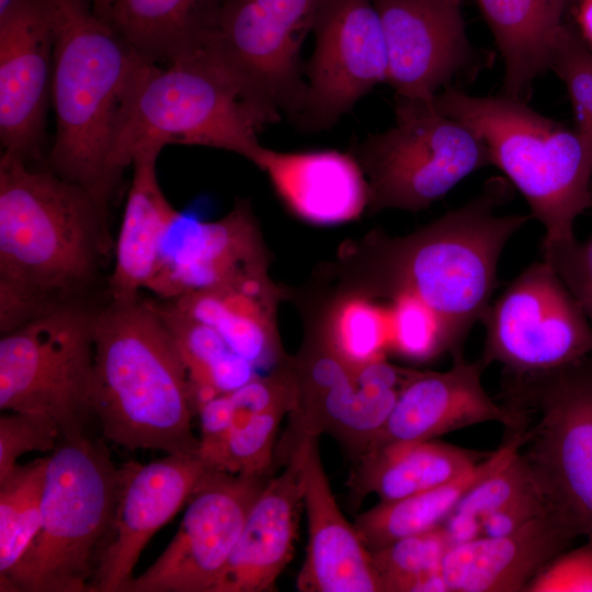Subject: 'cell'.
I'll return each mask as SVG.
<instances>
[{"label":"cell","mask_w":592,"mask_h":592,"mask_svg":"<svg viewBox=\"0 0 592 592\" xmlns=\"http://www.w3.org/2000/svg\"><path fill=\"white\" fill-rule=\"evenodd\" d=\"M112 246L107 210L86 189L1 151V334L75 304Z\"/></svg>","instance_id":"cell-1"},{"label":"cell","mask_w":592,"mask_h":592,"mask_svg":"<svg viewBox=\"0 0 592 592\" xmlns=\"http://www.w3.org/2000/svg\"><path fill=\"white\" fill-rule=\"evenodd\" d=\"M50 103L56 133L48 169L107 210L118 184L110 168L115 132L151 62L95 14L91 0H52Z\"/></svg>","instance_id":"cell-2"},{"label":"cell","mask_w":592,"mask_h":592,"mask_svg":"<svg viewBox=\"0 0 592 592\" xmlns=\"http://www.w3.org/2000/svg\"><path fill=\"white\" fill-rule=\"evenodd\" d=\"M91 408L102 436L126 449L196 454L186 371L151 300L94 311Z\"/></svg>","instance_id":"cell-3"},{"label":"cell","mask_w":592,"mask_h":592,"mask_svg":"<svg viewBox=\"0 0 592 592\" xmlns=\"http://www.w3.org/2000/svg\"><path fill=\"white\" fill-rule=\"evenodd\" d=\"M509 197L502 179L460 207L398 238L376 242L369 294L409 293L434 309L463 344L482 321L497 287L503 248L527 221L524 215H498Z\"/></svg>","instance_id":"cell-4"},{"label":"cell","mask_w":592,"mask_h":592,"mask_svg":"<svg viewBox=\"0 0 592 592\" xmlns=\"http://www.w3.org/2000/svg\"><path fill=\"white\" fill-rule=\"evenodd\" d=\"M432 103L485 141L491 164L504 173L526 200L532 217L543 225V248L576 239L573 225L589 208L592 183V145L576 127L505 94L475 96L448 86Z\"/></svg>","instance_id":"cell-5"},{"label":"cell","mask_w":592,"mask_h":592,"mask_svg":"<svg viewBox=\"0 0 592 592\" xmlns=\"http://www.w3.org/2000/svg\"><path fill=\"white\" fill-rule=\"evenodd\" d=\"M121 481L102 440L61 437L48 456L39 527L0 591L90 592Z\"/></svg>","instance_id":"cell-6"},{"label":"cell","mask_w":592,"mask_h":592,"mask_svg":"<svg viewBox=\"0 0 592 592\" xmlns=\"http://www.w3.org/2000/svg\"><path fill=\"white\" fill-rule=\"evenodd\" d=\"M266 125L206 52L151 64L115 132L110 168L119 182L140 149L168 145L223 149L251 162Z\"/></svg>","instance_id":"cell-7"},{"label":"cell","mask_w":592,"mask_h":592,"mask_svg":"<svg viewBox=\"0 0 592 592\" xmlns=\"http://www.w3.org/2000/svg\"><path fill=\"white\" fill-rule=\"evenodd\" d=\"M520 453L548 511L574 536L592 540V353L558 369L512 377Z\"/></svg>","instance_id":"cell-8"},{"label":"cell","mask_w":592,"mask_h":592,"mask_svg":"<svg viewBox=\"0 0 592 592\" xmlns=\"http://www.w3.org/2000/svg\"><path fill=\"white\" fill-rule=\"evenodd\" d=\"M395 114L392 127L368 136L352 151L368 183L371 213L425 209L491 164L485 141L432 101L396 96Z\"/></svg>","instance_id":"cell-9"},{"label":"cell","mask_w":592,"mask_h":592,"mask_svg":"<svg viewBox=\"0 0 592 592\" xmlns=\"http://www.w3.org/2000/svg\"><path fill=\"white\" fill-rule=\"evenodd\" d=\"M327 0H226L205 50L267 125L307 93L300 52Z\"/></svg>","instance_id":"cell-10"},{"label":"cell","mask_w":592,"mask_h":592,"mask_svg":"<svg viewBox=\"0 0 592 592\" xmlns=\"http://www.w3.org/2000/svg\"><path fill=\"white\" fill-rule=\"evenodd\" d=\"M93 317L69 304L0 339V410L50 418L61 437L86 433L91 417Z\"/></svg>","instance_id":"cell-11"},{"label":"cell","mask_w":592,"mask_h":592,"mask_svg":"<svg viewBox=\"0 0 592 592\" xmlns=\"http://www.w3.org/2000/svg\"><path fill=\"white\" fill-rule=\"evenodd\" d=\"M289 366L296 400L278 444L283 462L301 442L325 433L337 439L355 460L360 458L417 372L385 358L354 366L320 340L298 357L289 358Z\"/></svg>","instance_id":"cell-12"},{"label":"cell","mask_w":592,"mask_h":592,"mask_svg":"<svg viewBox=\"0 0 592 592\" xmlns=\"http://www.w3.org/2000/svg\"><path fill=\"white\" fill-rule=\"evenodd\" d=\"M482 322V364L498 363L511 377L548 373L592 353L588 316L544 259L509 284Z\"/></svg>","instance_id":"cell-13"},{"label":"cell","mask_w":592,"mask_h":592,"mask_svg":"<svg viewBox=\"0 0 592 592\" xmlns=\"http://www.w3.org/2000/svg\"><path fill=\"white\" fill-rule=\"evenodd\" d=\"M272 476L207 469L172 540L125 592H212Z\"/></svg>","instance_id":"cell-14"},{"label":"cell","mask_w":592,"mask_h":592,"mask_svg":"<svg viewBox=\"0 0 592 592\" xmlns=\"http://www.w3.org/2000/svg\"><path fill=\"white\" fill-rule=\"evenodd\" d=\"M314 33L315 50L305 67L307 93L294 121L306 133L332 127L386 82L388 72L384 31L372 0H327Z\"/></svg>","instance_id":"cell-15"},{"label":"cell","mask_w":592,"mask_h":592,"mask_svg":"<svg viewBox=\"0 0 592 592\" xmlns=\"http://www.w3.org/2000/svg\"><path fill=\"white\" fill-rule=\"evenodd\" d=\"M55 46L52 0H12L0 11V141L25 161L42 156Z\"/></svg>","instance_id":"cell-16"},{"label":"cell","mask_w":592,"mask_h":592,"mask_svg":"<svg viewBox=\"0 0 592 592\" xmlns=\"http://www.w3.org/2000/svg\"><path fill=\"white\" fill-rule=\"evenodd\" d=\"M388 60L386 82L396 96L432 101L473 66L459 0H372Z\"/></svg>","instance_id":"cell-17"},{"label":"cell","mask_w":592,"mask_h":592,"mask_svg":"<svg viewBox=\"0 0 592 592\" xmlns=\"http://www.w3.org/2000/svg\"><path fill=\"white\" fill-rule=\"evenodd\" d=\"M122 467L118 502L90 592H125L143 549L189 501L208 469L197 454H167Z\"/></svg>","instance_id":"cell-18"},{"label":"cell","mask_w":592,"mask_h":592,"mask_svg":"<svg viewBox=\"0 0 592 592\" xmlns=\"http://www.w3.org/2000/svg\"><path fill=\"white\" fill-rule=\"evenodd\" d=\"M269 269L266 249L249 201L223 218L202 221L180 214L163 241L148 287L164 300Z\"/></svg>","instance_id":"cell-19"},{"label":"cell","mask_w":592,"mask_h":592,"mask_svg":"<svg viewBox=\"0 0 592 592\" xmlns=\"http://www.w3.org/2000/svg\"><path fill=\"white\" fill-rule=\"evenodd\" d=\"M483 367L481 360L467 362L459 352L453 355V364L447 371L417 369L361 457L399 445L434 440L483 422H499L508 430L515 428L517 412L509 405L497 403L486 391L481 382Z\"/></svg>","instance_id":"cell-20"},{"label":"cell","mask_w":592,"mask_h":592,"mask_svg":"<svg viewBox=\"0 0 592 592\" xmlns=\"http://www.w3.org/2000/svg\"><path fill=\"white\" fill-rule=\"evenodd\" d=\"M303 443V503L308 522L306 557L296 581L300 592H383L372 551L342 514L318 448Z\"/></svg>","instance_id":"cell-21"},{"label":"cell","mask_w":592,"mask_h":592,"mask_svg":"<svg viewBox=\"0 0 592 592\" xmlns=\"http://www.w3.org/2000/svg\"><path fill=\"white\" fill-rule=\"evenodd\" d=\"M303 443L255 499L212 592H271L292 560L303 503Z\"/></svg>","instance_id":"cell-22"},{"label":"cell","mask_w":592,"mask_h":592,"mask_svg":"<svg viewBox=\"0 0 592 592\" xmlns=\"http://www.w3.org/2000/svg\"><path fill=\"white\" fill-rule=\"evenodd\" d=\"M251 162L266 173L285 207L304 221L337 225L368 207V183L352 152H289L261 146Z\"/></svg>","instance_id":"cell-23"},{"label":"cell","mask_w":592,"mask_h":592,"mask_svg":"<svg viewBox=\"0 0 592 592\" xmlns=\"http://www.w3.org/2000/svg\"><path fill=\"white\" fill-rule=\"evenodd\" d=\"M576 537L546 512L514 532L453 544L441 562L448 592H520Z\"/></svg>","instance_id":"cell-24"},{"label":"cell","mask_w":592,"mask_h":592,"mask_svg":"<svg viewBox=\"0 0 592 592\" xmlns=\"http://www.w3.org/2000/svg\"><path fill=\"white\" fill-rule=\"evenodd\" d=\"M262 269L226 283L168 300L180 311L214 328L240 356L267 373L283 366L277 329L280 288Z\"/></svg>","instance_id":"cell-25"},{"label":"cell","mask_w":592,"mask_h":592,"mask_svg":"<svg viewBox=\"0 0 592 592\" xmlns=\"http://www.w3.org/2000/svg\"><path fill=\"white\" fill-rule=\"evenodd\" d=\"M162 148L149 146L134 157L133 178L115 243V262L109 280L112 301L138 299L151 282L163 241L180 216L163 194L157 178Z\"/></svg>","instance_id":"cell-26"},{"label":"cell","mask_w":592,"mask_h":592,"mask_svg":"<svg viewBox=\"0 0 592 592\" xmlns=\"http://www.w3.org/2000/svg\"><path fill=\"white\" fill-rule=\"evenodd\" d=\"M226 0H117L104 19L148 62L204 52Z\"/></svg>","instance_id":"cell-27"},{"label":"cell","mask_w":592,"mask_h":592,"mask_svg":"<svg viewBox=\"0 0 592 592\" xmlns=\"http://www.w3.org/2000/svg\"><path fill=\"white\" fill-rule=\"evenodd\" d=\"M504 61L503 93L527 102L549 69L563 25L565 0H475Z\"/></svg>","instance_id":"cell-28"},{"label":"cell","mask_w":592,"mask_h":592,"mask_svg":"<svg viewBox=\"0 0 592 592\" xmlns=\"http://www.w3.org/2000/svg\"><path fill=\"white\" fill-rule=\"evenodd\" d=\"M490 453L435 440L390 447L355 460L353 490L374 492L379 501L402 499L460 477Z\"/></svg>","instance_id":"cell-29"},{"label":"cell","mask_w":592,"mask_h":592,"mask_svg":"<svg viewBox=\"0 0 592 592\" xmlns=\"http://www.w3.org/2000/svg\"><path fill=\"white\" fill-rule=\"evenodd\" d=\"M519 432L460 477L402 499L379 501L357 515L355 527L371 551L397 539L419 534L443 524L459 500L482 478L500 467L521 446Z\"/></svg>","instance_id":"cell-30"},{"label":"cell","mask_w":592,"mask_h":592,"mask_svg":"<svg viewBox=\"0 0 592 592\" xmlns=\"http://www.w3.org/2000/svg\"><path fill=\"white\" fill-rule=\"evenodd\" d=\"M151 303L185 367L194 412L258 376L257 368L236 353L214 328L185 315L168 300Z\"/></svg>","instance_id":"cell-31"},{"label":"cell","mask_w":592,"mask_h":592,"mask_svg":"<svg viewBox=\"0 0 592 592\" xmlns=\"http://www.w3.org/2000/svg\"><path fill=\"white\" fill-rule=\"evenodd\" d=\"M320 341L354 366L385 358L389 351L387 306L365 292L340 297L326 317Z\"/></svg>","instance_id":"cell-32"},{"label":"cell","mask_w":592,"mask_h":592,"mask_svg":"<svg viewBox=\"0 0 592 592\" xmlns=\"http://www.w3.org/2000/svg\"><path fill=\"white\" fill-rule=\"evenodd\" d=\"M48 457L19 465L0 480V581L4 580L35 536Z\"/></svg>","instance_id":"cell-33"},{"label":"cell","mask_w":592,"mask_h":592,"mask_svg":"<svg viewBox=\"0 0 592 592\" xmlns=\"http://www.w3.org/2000/svg\"><path fill=\"white\" fill-rule=\"evenodd\" d=\"M453 544L440 525L372 551L383 592H448L441 562Z\"/></svg>","instance_id":"cell-34"},{"label":"cell","mask_w":592,"mask_h":592,"mask_svg":"<svg viewBox=\"0 0 592 592\" xmlns=\"http://www.w3.org/2000/svg\"><path fill=\"white\" fill-rule=\"evenodd\" d=\"M389 351L410 361L426 362L443 353L463 352L446 321L429 305L409 293L389 297Z\"/></svg>","instance_id":"cell-35"},{"label":"cell","mask_w":592,"mask_h":592,"mask_svg":"<svg viewBox=\"0 0 592 592\" xmlns=\"http://www.w3.org/2000/svg\"><path fill=\"white\" fill-rule=\"evenodd\" d=\"M229 395L231 423L215 470L244 476L270 474L278 425L288 412L283 409L257 411Z\"/></svg>","instance_id":"cell-36"},{"label":"cell","mask_w":592,"mask_h":592,"mask_svg":"<svg viewBox=\"0 0 592 592\" xmlns=\"http://www.w3.org/2000/svg\"><path fill=\"white\" fill-rule=\"evenodd\" d=\"M519 449L477 482L459 500L451 514L479 523V520L489 513L528 498L543 496L534 473Z\"/></svg>","instance_id":"cell-37"},{"label":"cell","mask_w":592,"mask_h":592,"mask_svg":"<svg viewBox=\"0 0 592 592\" xmlns=\"http://www.w3.org/2000/svg\"><path fill=\"white\" fill-rule=\"evenodd\" d=\"M60 439V429L46 415L3 411L0 415V480L20 465V456L29 452H53Z\"/></svg>","instance_id":"cell-38"},{"label":"cell","mask_w":592,"mask_h":592,"mask_svg":"<svg viewBox=\"0 0 592 592\" xmlns=\"http://www.w3.org/2000/svg\"><path fill=\"white\" fill-rule=\"evenodd\" d=\"M589 209L592 212V183ZM547 261L579 301L592 325V234L588 240L543 248Z\"/></svg>","instance_id":"cell-39"},{"label":"cell","mask_w":592,"mask_h":592,"mask_svg":"<svg viewBox=\"0 0 592 592\" xmlns=\"http://www.w3.org/2000/svg\"><path fill=\"white\" fill-rule=\"evenodd\" d=\"M525 592H592V540L550 559Z\"/></svg>","instance_id":"cell-40"},{"label":"cell","mask_w":592,"mask_h":592,"mask_svg":"<svg viewBox=\"0 0 592 592\" xmlns=\"http://www.w3.org/2000/svg\"><path fill=\"white\" fill-rule=\"evenodd\" d=\"M548 511L543 496L525 499L479 520L480 534L485 536H500L514 532L525 523Z\"/></svg>","instance_id":"cell-41"},{"label":"cell","mask_w":592,"mask_h":592,"mask_svg":"<svg viewBox=\"0 0 592 592\" xmlns=\"http://www.w3.org/2000/svg\"><path fill=\"white\" fill-rule=\"evenodd\" d=\"M580 35L592 49V0H582L578 10Z\"/></svg>","instance_id":"cell-42"},{"label":"cell","mask_w":592,"mask_h":592,"mask_svg":"<svg viewBox=\"0 0 592 592\" xmlns=\"http://www.w3.org/2000/svg\"><path fill=\"white\" fill-rule=\"evenodd\" d=\"M117 0H91L93 11L104 20Z\"/></svg>","instance_id":"cell-43"},{"label":"cell","mask_w":592,"mask_h":592,"mask_svg":"<svg viewBox=\"0 0 592 592\" xmlns=\"http://www.w3.org/2000/svg\"><path fill=\"white\" fill-rule=\"evenodd\" d=\"M12 0H0V11L4 10Z\"/></svg>","instance_id":"cell-44"},{"label":"cell","mask_w":592,"mask_h":592,"mask_svg":"<svg viewBox=\"0 0 592 592\" xmlns=\"http://www.w3.org/2000/svg\"><path fill=\"white\" fill-rule=\"evenodd\" d=\"M591 144H592V137H591Z\"/></svg>","instance_id":"cell-45"}]
</instances>
